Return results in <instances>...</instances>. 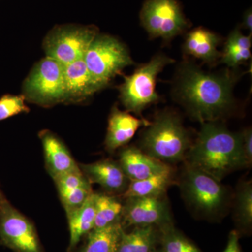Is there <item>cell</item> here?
<instances>
[{
  "mask_svg": "<svg viewBox=\"0 0 252 252\" xmlns=\"http://www.w3.org/2000/svg\"><path fill=\"white\" fill-rule=\"evenodd\" d=\"M150 252H164L163 250H162V248L160 250H158V249L156 248L154 250H152Z\"/></svg>",
  "mask_w": 252,
  "mask_h": 252,
  "instance_id": "4dcf8cb0",
  "label": "cell"
},
{
  "mask_svg": "<svg viewBox=\"0 0 252 252\" xmlns=\"http://www.w3.org/2000/svg\"><path fill=\"white\" fill-rule=\"evenodd\" d=\"M144 128L139 147L142 152L167 165L185 160L193 142L177 113L160 112Z\"/></svg>",
  "mask_w": 252,
  "mask_h": 252,
  "instance_id": "3957f363",
  "label": "cell"
},
{
  "mask_svg": "<svg viewBox=\"0 0 252 252\" xmlns=\"http://www.w3.org/2000/svg\"><path fill=\"white\" fill-rule=\"evenodd\" d=\"M122 223L93 229L88 234L84 246L79 252H117L123 233Z\"/></svg>",
  "mask_w": 252,
  "mask_h": 252,
  "instance_id": "603a6c76",
  "label": "cell"
},
{
  "mask_svg": "<svg viewBox=\"0 0 252 252\" xmlns=\"http://www.w3.org/2000/svg\"><path fill=\"white\" fill-rule=\"evenodd\" d=\"M140 21L151 38L170 41L182 34L189 23L177 0H147Z\"/></svg>",
  "mask_w": 252,
  "mask_h": 252,
  "instance_id": "9c48e42d",
  "label": "cell"
},
{
  "mask_svg": "<svg viewBox=\"0 0 252 252\" xmlns=\"http://www.w3.org/2000/svg\"><path fill=\"white\" fill-rule=\"evenodd\" d=\"M0 243L14 252H44L34 224L11 205L1 186Z\"/></svg>",
  "mask_w": 252,
  "mask_h": 252,
  "instance_id": "ba28073f",
  "label": "cell"
},
{
  "mask_svg": "<svg viewBox=\"0 0 252 252\" xmlns=\"http://www.w3.org/2000/svg\"><path fill=\"white\" fill-rule=\"evenodd\" d=\"M79 167L91 185L97 184L108 193L122 195L130 182L119 162L110 159L81 164Z\"/></svg>",
  "mask_w": 252,
  "mask_h": 252,
  "instance_id": "7c38bea8",
  "label": "cell"
},
{
  "mask_svg": "<svg viewBox=\"0 0 252 252\" xmlns=\"http://www.w3.org/2000/svg\"><path fill=\"white\" fill-rule=\"evenodd\" d=\"M251 46L252 34L244 35L240 28H235L227 39L220 62L229 67H238L251 59Z\"/></svg>",
  "mask_w": 252,
  "mask_h": 252,
  "instance_id": "7402d4cb",
  "label": "cell"
},
{
  "mask_svg": "<svg viewBox=\"0 0 252 252\" xmlns=\"http://www.w3.org/2000/svg\"><path fill=\"white\" fill-rule=\"evenodd\" d=\"M240 234L237 230H232L228 235L226 248L223 252H243L239 243Z\"/></svg>",
  "mask_w": 252,
  "mask_h": 252,
  "instance_id": "f1b7e54d",
  "label": "cell"
},
{
  "mask_svg": "<svg viewBox=\"0 0 252 252\" xmlns=\"http://www.w3.org/2000/svg\"><path fill=\"white\" fill-rule=\"evenodd\" d=\"M24 95L4 94L0 98V122L10 117L18 115L21 113H28L30 111L25 104Z\"/></svg>",
  "mask_w": 252,
  "mask_h": 252,
  "instance_id": "4316f807",
  "label": "cell"
},
{
  "mask_svg": "<svg viewBox=\"0 0 252 252\" xmlns=\"http://www.w3.org/2000/svg\"><path fill=\"white\" fill-rule=\"evenodd\" d=\"M125 199L121 220L124 230L129 227L142 225H155L160 228L173 223L171 211L165 195Z\"/></svg>",
  "mask_w": 252,
  "mask_h": 252,
  "instance_id": "8fae6325",
  "label": "cell"
},
{
  "mask_svg": "<svg viewBox=\"0 0 252 252\" xmlns=\"http://www.w3.org/2000/svg\"><path fill=\"white\" fill-rule=\"evenodd\" d=\"M174 61L166 55L158 54L137 68L133 74L124 77L119 91L121 101L127 112L141 115L142 111L158 102L160 97L156 91L158 75Z\"/></svg>",
  "mask_w": 252,
  "mask_h": 252,
  "instance_id": "5b68a950",
  "label": "cell"
},
{
  "mask_svg": "<svg viewBox=\"0 0 252 252\" xmlns=\"http://www.w3.org/2000/svg\"><path fill=\"white\" fill-rule=\"evenodd\" d=\"M66 214L81 206L93 193L92 185L81 171H74L53 179Z\"/></svg>",
  "mask_w": 252,
  "mask_h": 252,
  "instance_id": "2e32d148",
  "label": "cell"
},
{
  "mask_svg": "<svg viewBox=\"0 0 252 252\" xmlns=\"http://www.w3.org/2000/svg\"><path fill=\"white\" fill-rule=\"evenodd\" d=\"M159 230L160 244L164 252H202L173 223L160 227Z\"/></svg>",
  "mask_w": 252,
  "mask_h": 252,
  "instance_id": "484cf974",
  "label": "cell"
},
{
  "mask_svg": "<svg viewBox=\"0 0 252 252\" xmlns=\"http://www.w3.org/2000/svg\"><path fill=\"white\" fill-rule=\"evenodd\" d=\"M119 163L130 181L144 180L172 169L170 165L149 157L136 147L123 149Z\"/></svg>",
  "mask_w": 252,
  "mask_h": 252,
  "instance_id": "5bb4252c",
  "label": "cell"
},
{
  "mask_svg": "<svg viewBox=\"0 0 252 252\" xmlns=\"http://www.w3.org/2000/svg\"><path fill=\"white\" fill-rule=\"evenodd\" d=\"M242 134V147L245 168H250L252 164V131L251 127L245 129Z\"/></svg>",
  "mask_w": 252,
  "mask_h": 252,
  "instance_id": "83f0119b",
  "label": "cell"
},
{
  "mask_svg": "<svg viewBox=\"0 0 252 252\" xmlns=\"http://www.w3.org/2000/svg\"><path fill=\"white\" fill-rule=\"evenodd\" d=\"M95 217L94 229L104 228L116 223H121L123 204L115 196L103 193H96Z\"/></svg>",
  "mask_w": 252,
  "mask_h": 252,
  "instance_id": "d4e9b609",
  "label": "cell"
},
{
  "mask_svg": "<svg viewBox=\"0 0 252 252\" xmlns=\"http://www.w3.org/2000/svg\"><path fill=\"white\" fill-rule=\"evenodd\" d=\"M44 149L46 168L53 179L79 169L69 149L62 140L49 130L39 132Z\"/></svg>",
  "mask_w": 252,
  "mask_h": 252,
  "instance_id": "9a60e30c",
  "label": "cell"
},
{
  "mask_svg": "<svg viewBox=\"0 0 252 252\" xmlns=\"http://www.w3.org/2000/svg\"><path fill=\"white\" fill-rule=\"evenodd\" d=\"M202 124L186 157L187 165L219 182L232 172L245 169L241 132H231L218 122Z\"/></svg>",
  "mask_w": 252,
  "mask_h": 252,
  "instance_id": "7a4b0ae2",
  "label": "cell"
},
{
  "mask_svg": "<svg viewBox=\"0 0 252 252\" xmlns=\"http://www.w3.org/2000/svg\"><path fill=\"white\" fill-rule=\"evenodd\" d=\"M150 122L146 119L134 117L128 112H122L117 107H113L104 141L107 152L113 153L128 143L140 127H147Z\"/></svg>",
  "mask_w": 252,
  "mask_h": 252,
  "instance_id": "4fadbf2b",
  "label": "cell"
},
{
  "mask_svg": "<svg viewBox=\"0 0 252 252\" xmlns=\"http://www.w3.org/2000/svg\"><path fill=\"white\" fill-rule=\"evenodd\" d=\"M23 91L26 99L39 105L64 102V65L46 56L30 73Z\"/></svg>",
  "mask_w": 252,
  "mask_h": 252,
  "instance_id": "52a82bcc",
  "label": "cell"
},
{
  "mask_svg": "<svg viewBox=\"0 0 252 252\" xmlns=\"http://www.w3.org/2000/svg\"><path fill=\"white\" fill-rule=\"evenodd\" d=\"M180 187L186 201L207 218L220 216L229 202L228 190L220 182L188 165H186Z\"/></svg>",
  "mask_w": 252,
  "mask_h": 252,
  "instance_id": "277c9868",
  "label": "cell"
},
{
  "mask_svg": "<svg viewBox=\"0 0 252 252\" xmlns=\"http://www.w3.org/2000/svg\"><path fill=\"white\" fill-rule=\"evenodd\" d=\"M65 100H84L100 90L91 77L84 59L64 66Z\"/></svg>",
  "mask_w": 252,
  "mask_h": 252,
  "instance_id": "e0dca14e",
  "label": "cell"
},
{
  "mask_svg": "<svg viewBox=\"0 0 252 252\" xmlns=\"http://www.w3.org/2000/svg\"><path fill=\"white\" fill-rule=\"evenodd\" d=\"M172 183L173 171L172 169L144 180L130 181L122 196L124 198L131 197L163 196Z\"/></svg>",
  "mask_w": 252,
  "mask_h": 252,
  "instance_id": "44dd1931",
  "label": "cell"
},
{
  "mask_svg": "<svg viewBox=\"0 0 252 252\" xmlns=\"http://www.w3.org/2000/svg\"><path fill=\"white\" fill-rule=\"evenodd\" d=\"M234 220L239 234L249 233L252 226V185L245 181L238 186L234 197Z\"/></svg>",
  "mask_w": 252,
  "mask_h": 252,
  "instance_id": "cb8c5ba5",
  "label": "cell"
},
{
  "mask_svg": "<svg viewBox=\"0 0 252 252\" xmlns=\"http://www.w3.org/2000/svg\"><path fill=\"white\" fill-rule=\"evenodd\" d=\"M97 34V28L94 26L56 28L44 41L46 56L64 66L83 59Z\"/></svg>",
  "mask_w": 252,
  "mask_h": 252,
  "instance_id": "30bf717a",
  "label": "cell"
},
{
  "mask_svg": "<svg viewBox=\"0 0 252 252\" xmlns=\"http://www.w3.org/2000/svg\"><path fill=\"white\" fill-rule=\"evenodd\" d=\"M84 61L99 89L124 68L134 64L128 51L120 41L111 36L98 34L86 51Z\"/></svg>",
  "mask_w": 252,
  "mask_h": 252,
  "instance_id": "8992f818",
  "label": "cell"
},
{
  "mask_svg": "<svg viewBox=\"0 0 252 252\" xmlns=\"http://www.w3.org/2000/svg\"><path fill=\"white\" fill-rule=\"evenodd\" d=\"M220 41V36L213 32L197 28L186 35L184 53L207 64H215L221 57V52L218 50Z\"/></svg>",
  "mask_w": 252,
  "mask_h": 252,
  "instance_id": "ac0fdd59",
  "label": "cell"
},
{
  "mask_svg": "<svg viewBox=\"0 0 252 252\" xmlns=\"http://www.w3.org/2000/svg\"><path fill=\"white\" fill-rule=\"evenodd\" d=\"M238 72L225 69L218 73L204 72L193 63L179 67L174 95L187 112L200 123L218 122L233 111V88Z\"/></svg>",
  "mask_w": 252,
  "mask_h": 252,
  "instance_id": "6da1fadb",
  "label": "cell"
},
{
  "mask_svg": "<svg viewBox=\"0 0 252 252\" xmlns=\"http://www.w3.org/2000/svg\"><path fill=\"white\" fill-rule=\"evenodd\" d=\"M242 28L244 29L248 30L252 32V9H248L246 12L244 14L243 23H242Z\"/></svg>",
  "mask_w": 252,
  "mask_h": 252,
  "instance_id": "f546056e",
  "label": "cell"
},
{
  "mask_svg": "<svg viewBox=\"0 0 252 252\" xmlns=\"http://www.w3.org/2000/svg\"><path fill=\"white\" fill-rule=\"evenodd\" d=\"M160 243V230L155 225L134 227L124 230L117 252H150Z\"/></svg>",
  "mask_w": 252,
  "mask_h": 252,
  "instance_id": "ffe728a7",
  "label": "cell"
},
{
  "mask_svg": "<svg viewBox=\"0 0 252 252\" xmlns=\"http://www.w3.org/2000/svg\"><path fill=\"white\" fill-rule=\"evenodd\" d=\"M95 193L93 192L81 206L67 213L69 223V245L68 250L72 251L83 236L94 229L95 217Z\"/></svg>",
  "mask_w": 252,
  "mask_h": 252,
  "instance_id": "d6986e66",
  "label": "cell"
}]
</instances>
